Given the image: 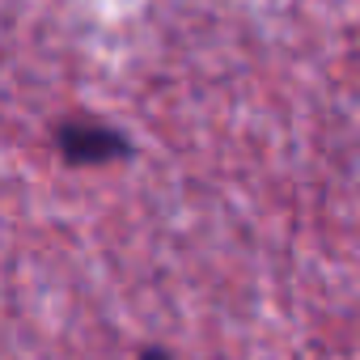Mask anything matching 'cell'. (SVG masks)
<instances>
[{"instance_id":"2","label":"cell","mask_w":360,"mask_h":360,"mask_svg":"<svg viewBox=\"0 0 360 360\" xmlns=\"http://www.w3.org/2000/svg\"><path fill=\"white\" fill-rule=\"evenodd\" d=\"M136 360H178V356H174V352H165L161 343H144V347L136 352Z\"/></svg>"},{"instance_id":"1","label":"cell","mask_w":360,"mask_h":360,"mask_svg":"<svg viewBox=\"0 0 360 360\" xmlns=\"http://www.w3.org/2000/svg\"><path fill=\"white\" fill-rule=\"evenodd\" d=\"M47 140L64 169L123 165V161H136V153H140L131 131H123L119 123H106V119H89V115H60L51 123Z\"/></svg>"}]
</instances>
